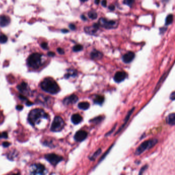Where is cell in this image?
I'll return each instance as SVG.
<instances>
[{"instance_id": "681fc988", "label": "cell", "mask_w": 175, "mask_h": 175, "mask_svg": "<svg viewBox=\"0 0 175 175\" xmlns=\"http://www.w3.org/2000/svg\"><path fill=\"white\" fill-rule=\"evenodd\" d=\"M80 1H81V2H86V1H87V0H80Z\"/></svg>"}, {"instance_id": "83f0119b", "label": "cell", "mask_w": 175, "mask_h": 175, "mask_svg": "<svg viewBox=\"0 0 175 175\" xmlns=\"http://www.w3.org/2000/svg\"><path fill=\"white\" fill-rule=\"evenodd\" d=\"M114 145V144H113L111 146H110V147L108 149V150L106 151L105 153H104V154H103V155L102 156V157H101V158H100V160H99V163H100L101 162V161H103V160L104 159V158H105L106 156L108 154V153H109V151H110V150H111V149L113 148V146Z\"/></svg>"}, {"instance_id": "6da1fadb", "label": "cell", "mask_w": 175, "mask_h": 175, "mask_svg": "<svg viewBox=\"0 0 175 175\" xmlns=\"http://www.w3.org/2000/svg\"><path fill=\"white\" fill-rule=\"evenodd\" d=\"M48 118V114L44 110L37 108L31 110L29 114L28 120L31 125L36 126L40 124L42 121L47 119Z\"/></svg>"}, {"instance_id": "cb8c5ba5", "label": "cell", "mask_w": 175, "mask_h": 175, "mask_svg": "<svg viewBox=\"0 0 175 175\" xmlns=\"http://www.w3.org/2000/svg\"><path fill=\"white\" fill-rule=\"evenodd\" d=\"M101 151H102V150L101 148H99L98 150H97L96 152H95V153L94 154H93L90 157H89V159L91 161L95 160L99 156V155H100V154L101 153Z\"/></svg>"}, {"instance_id": "7bdbcfd3", "label": "cell", "mask_w": 175, "mask_h": 175, "mask_svg": "<svg viewBox=\"0 0 175 175\" xmlns=\"http://www.w3.org/2000/svg\"><path fill=\"white\" fill-rule=\"evenodd\" d=\"M48 55L50 57H54L55 56V52H52V51H50V52H48Z\"/></svg>"}, {"instance_id": "ab89813d", "label": "cell", "mask_w": 175, "mask_h": 175, "mask_svg": "<svg viewBox=\"0 0 175 175\" xmlns=\"http://www.w3.org/2000/svg\"><path fill=\"white\" fill-rule=\"evenodd\" d=\"M3 146L4 147H7L8 146H9L10 145V143L8 142H4L3 143Z\"/></svg>"}, {"instance_id": "52a82bcc", "label": "cell", "mask_w": 175, "mask_h": 175, "mask_svg": "<svg viewBox=\"0 0 175 175\" xmlns=\"http://www.w3.org/2000/svg\"><path fill=\"white\" fill-rule=\"evenodd\" d=\"M99 24L100 26L106 29H113L118 26V22L117 21L108 20L104 17H101L99 21Z\"/></svg>"}, {"instance_id": "60d3db41", "label": "cell", "mask_w": 175, "mask_h": 175, "mask_svg": "<svg viewBox=\"0 0 175 175\" xmlns=\"http://www.w3.org/2000/svg\"><path fill=\"white\" fill-rule=\"evenodd\" d=\"M101 4L103 7H106L107 5V1L106 0H103V1H102Z\"/></svg>"}, {"instance_id": "4dcf8cb0", "label": "cell", "mask_w": 175, "mask_h": 175, "mask_svg": "<svg viewBox=\"0 0 175 175\" xmlns=\"http://www.w3.org/2000/svg\"><path fill=\"white\" fill-rule=\"evenodd\" d=\"M123 3L125 5L129 6H131L134 3V0H124Z\"/></svg>"}, {"instance_id": "e0dca14e", "label": "cell", "mask_w": 175, "mask_h": 175, "mask_svg": "<svg viewBox=\"0 0 175 175\" xmlns=\"http://www.w3.org/2000/svg\"><path fill=\"white\" fill-rule=\"evenodd\" d=\"M71 120L72 122L74 124H78L80 123L83 120V118L82 117L80 116L78 114H73L71 118Z\"/></svg>"}, {"instance_id": "484cf974", "label": "cell", "mask_w": 175, "mask_h": 175, "mask_svg": "<svg viewBox=\"0 0 175 175\" xmlns=\"http://www.w3.org/2000/svg\"><path fill=\"white\" fill-rule=\"evenodd\" d=\"M88 16L90 19L95 20L97 18L98 14L94 11H90L88 13Z\"/></svg>"}, {"instance_id": "7a4b0ae2", "label": "cell", "mask_w": 175, "mask_h": 175, "mask_svg": "<svg viewBox=\"0 0 175 175\" xmlns=\"http://www.w3.org/2000/svg\"><path fill=\"white\" fill-rule=\"evenodd\" d=\"M41 87L45 91L56 94L60 91V87L56 82L51 78H46L41 83Z\"/></svg>"}, {"instance_id": "30bf717a", "label": "cell", "mask_w": 175, "mask_h": 175, "mask_svg": "<svg viewBox=\"0 0 175 175\" xmlns=\"http://www.w3.org/2000/svg\"><path fill=\"white\" fill-rule=\"evenodd\" d=\"M127 77V73L124 72H117L114 77V81L117 83H120L124 81Z\"/></svg>"}, {"instance_id": "7dc6e473", "label": "cell", "mask_w": 175, "mask_h": 175, "mask_svg": "<svg viewBox=\"0 0 175 175\" xmlns=\"http://www.w3.org/2000/svg\"><path fill=\"white\" fill-rule=\"evenodd\" d=\"M100 0H95V3L97 5H98L99 3H100Z\"/></svg>"}, {"instance_id": "4316f807", "label": "cell", "mask_w": 175, "mask_h": 175, "mask_svg": "<svg viewBox=\"0 0 175 175\" xmlns=\"http://www.w3.org/2000/svg\"><path fill=\"white\" fill-rule=\"evenodd\" d=\"M104 119V118L102 117V116H99L98 117H96L94 119H92L89 121L90 122H92V123H100V122Z\"/></svg>"}, {"instance_id": "3957f363", "label": "cell", "mask_w": 175, "mask_h": 175, "mask_svg": "<svg viewBox=\"0 0 175 175\" xmlns=\"http://www.w3.org/2000/svg\"><path fill=\"white\" fill-rule=\"evenodd\" d=\"M28 65L31 68L38 69L44 63L43 56L39 53H34L29 56L27 60Z\"/></svg>"}, {"instance_id": "d590c367", "label": "cell", "mask_w": 175, "mask_h": 175, "mask_svg": "<svg viewBox=\"0 0 175 175\" xmlns=\"http://www.w3.org/2000/svg\"><path fill=\"white\" fill-rule=\"evenodd\" d=\"M57 51L61 55H63V54H64V53H65V51H64V50L61 48H58L57 49Z\"/></svg>"}, {"instance_id": "4fadbf2b", "label": "cell", "mask_w": 175, "mask_h": 175, "mask_svg": "<svg viewBox=\"0 0 175 175\" xmlns=\"http://www.w3.org/2000/svg\"><path fill=\"white\" fill-rule=\"evenodd\" d=\"M135 107H133L132 109H131L130 110L129 112H128V113H127L126 116L125 117V119H124V123H123V124H122V125H121V126L119 128V129L118 130V131L116 132L115 135H117V134H118L119 132H120L122 130H123V128L126 126V124L127 123V122H128V120H130V118H131V115H132L133 112L134 111V110H135Z\"/></svg>"}, {"instance_id": "ba28073f", "label": "cell", "mask_w": 175, "mask_h": 175, "mask_svg": "<svg viewBox=\"0 0 175 175\" xmlns=\"http://www.w3.org/2000/svg\"><path fill=\"white\" fill-rule=\"evenodd\" d=\"M45 159L53 165H56L63 160L62 157L55 154H49L45 156Z\"/></svg>"}, {"instance_id": "ffe728a7", "label": "cell", "mask_w": 175, "mask_h": 175, "mask_svg": "<svg viewBox=\"0 0 175 175\" xmlns=\"http://www.w3.org/2000/svg\"><path fill=\"white\" fill-rule=\"evenodd\" d=\"M77 75V72L76 71H74V70L73 69H69L67 73H66L65 75H64V77L65 79H69L71 77H76Z\"/></svg>"}, {"instance_id": "603a6c76", "label": "cell", "mask_w": 175, "mask_h": 175, "mask_svg": "<svg viewBox=\"0 0 175 175\" xmlns=\"http://www.w3.org/2000/svg\"><path fill=\"white\" fill-rule=\"evenodd\" d=\"M104 102V98L101 96H97L94 99V102L96 104L101 105Z\"/></svg>"}, {"instance_id": "2e32d148", "label": "cell", "mask_w": 175, "mask_h": 175, "mask_svg": "<svg viewBox=\"0 0 175 175\" xmlns=\"http://www.w3.org/2000/svg\"><path fill=\"white\" fill-rule=\"evenodd\" d=\"M10 22L9 17L7 15H2L0 16V26L5 27L7 26Z\"/></svg>"}, {"instance_id": "277c9868", "label": "cell", "mask_w": 175, "mask_h": 175, "mask_svg": "<svg viewBox=\"0 0 175 175\" xmlns=\"http://www.w3.org/2000/svg\"><path fill=\"white\" fill-rule=\"evenodd\" d=\"M158 140L157 139H151L148 140L142 143L136 149L135 151V155L136 156L140 155L143 153L145 151L155 146L158 143Z\"/></svg>"}, {"instance_id": "d4e9b609", "label": "cell", "mask_w": 175, "mask_h": 175, "mask_svg": "<svg viewBox=\"0 0 175 175\" xmlns=\"http://www.w3.org/2000/svg\"><path fill=\"white\" fill-rule=\"evenodd\" d=\"M174 20V16L173 15L171 14L167 16L165 19V25H169L172 24Z\"/></svg>"}, {"instance_id": "44dd1931", "label": "cell", "mask_w": 175, "mask_h": 175, "mask_svg": "<svg viewBox=\"0 0 175 175\" xmlns=\"http://www.w3.org/2000/svg\"><path fill=\"white\" fill-rule=\"evenodd\" d=\"M169 72H170V71H169L168 72L165 73L164 74H163V75H162V77L160 78V80H159V82H158V83H157V85H156V87H155V90H157V89H158L160 88V87L161 86V84H162V83L163 82H164V81L165 80L166 78L167 77V75H168Z\"/></svg>"}, {"instance_id": "74e56055", "label": "cell", "mask_w": 175, "mask_h": 175, "mask_svg": "<svg viewBox=\"0 0 175 175\" xmlns=\"http://www.w3.org/2000/svg\"><path fill=\"white\" fill-rule=\"evenodd\" d=\"M175 91H173L170 95V99H171L172 101H174L175 100Z\"/></svg>"}, {"instance_id": "f546056e", "label": "cell", "mask_w": 175, "mask_h": 175, "mask_svg": "<svg viewBox=\"0 0 175 175\" xmlns=\"http://www.w3.org/2000/svg\"><path fill=\"white\" fill-rule=\"evenodd\" d=\"M8 38L7 37L5 34H2L0 35V43H5L7 41Z\"/></svg>"}, {"instance_id": "f6af8a7d", "label": "cell", "mask_w": 175, "mask_h": 175, "mask_svg": "<svg viewBox=\"0 0 175 175\" xmlns=\"http://www.w3.org/2000/svg\"><path fill=\"white\" fill-rule=\"evenodd\" d=\"M81 19H82L83 21H86V20H87L86 17L84 15H82L81 16Z\"/></svg>"}, {"instance_id": "ee69618b", "label": "cell", "mask_w": 175, "mask_h": 175, "mask_svg": "<svg viewBox=\"0 0 175 175\" xmlns=\"http://www.w3.org/2000/svg\"><path fill=\"white\" fill-rule=\"evenodd\" d=\"M16 108L17 110H22L23 108V106L22 105H17L16 107Z\"/></svg>"}, {"instance_id": "8992f818", "label": "cell", "mask_w": 175, "mask_h": 175, "mask_svg": "<svg viewBox=\"0 0 175 175\" xmlns=\"http://www.w3.org/2000/svg\"><path fill=\"white\" fill-rule=\"evenodd\" d=\"M29 172L32 175H45L47 174V170L43 164L37 163L30 166Z\"/></svg>"}, {"instance_id": "d6a6232c", "label": "cell", "mask_w": 175, "mask_h": 175, "mask_svg": "<svg viewBox=\"0 0 175 175\" xmlns=\"http://www.w3.org/2000/svg\"><path fill=\"white\" fill-rule=\"evenodd\" d=\"M7 137H8V135H7V133L6 132L0 133V138H7Z\"/></svg>"}, {"instance_id": "d6986e66", "label": "cell", "mask_w": 175, "mask_h": 175, "mask_svg": "<svg viewBox=\"0 0 175 175\" xmlns=\"http://www.w3.org/2000/svg\"><path fill=\"white\" fill-rule=\"evenodd\" d=\"M17 89H18L20 92L22 93L27 92L28 90V84L25 82H22L21 84L17 86Z\"/></svg>"}, {"instance_id": "bcb514c9", "label": "cell", "mask_w": 175, "mask_h": 175, "mask_svg": "<svg viewBox=\"0 0 175 175\" xmlns=\"http://www.w3.org/2000/svg\"><path fill=\"white\" fill-rule=\"evenodd\" d=\"M32 104H33V103H32V102H30V101H28L26 102V105H27V106H31V105H32Z\"/></svg>"}, {"instance_id": "f35d334b", "label": "cell", "mask_w": 175, "mask_h": 175, "mask_svg": "<svg viewBox=\"0 0 175 175\" xmlns=\"http://www.w3.org/2000/svg\"><path fill=\"white\" fill-rule=\"evenodd\" d=\"M19 98L21 99V100H23V101H25V100H27V98H26L25 96H23V95H19Z\"/></svg>"}, {"instance_id": "9a60e30c", "label": "cell", "mask_w": 175, "mask_h": 175, "mask_svg": "<svg viewBox=\"0 0 175 175\" xmlns=\"http://www.w3.org/2000/svg\"><path fill=\"white\" fill-rule=\"evenodd\" d=\"M103 56V55L101 52L96 49L93 50L90 54L91 58L92 59H94V60L101 59Z\"/></svg>"}, {"instance_id": "b9f144b4", "label": "cell", "mask_w": 175, "mask_h": 175, "mask_svg": "<svg viewBox=\"0 0 175 175\" xmlns=\"http://www.w3.org/2000/svg\"><path fill=\"white\" fill-rule=\"evenodd\" d=\"M108 8L109 10H114L115 9V5H110L108 7Z\"/></svg>"}, {"instance_id": "ac0fdd59", "label": "cell", "mask_w": 175, "mask_h": 175, "mask_svg": "<svg viewBox=\"0 0 175 175\" xmlns=\"http://www.w3.org/2000/svg\"><path fill=\"white\" fill-rule=\"evenodd\" d=\"M166 123L171 126H174L175 124V114L172 113L169 115L166 119Z\"/></svg>"}, {"instance_id": "c3c4849f", "label": "cell", "mask_w": 175, "mask_h": 175, "mask_svg": "<svg viewBox=\"0 0 175 175\" xmlns=\"http://www.w3.org/2000/svg\"><path fill=\"white\" fill-rule=\"evenodd\" d=\"M62 31L63 33H66V32H69V31H68V30L66 29H63V30H62Z\"/></svg>"}, {"instance_id": "8fae6325", "label": "cell", "mask_w": 175, "mask_h": 175, "mask_svg": "<svg viewBox=\"0 0 175 175\" xmlns=\"http://www.w3.org/2000/svg\"><path fill=\"white\" fill-rule=\"evenodd\" d=\"M100 27L99 23H95L92 26L85 27L84 28V31L89 34H95L97 32L98 30Z\"/></svg>"}, {"instance_id": "1f68e13d", "label": "cell", "mask_w": 175, "mask_h": 175, "mask_svg": "<svg viewBox=\"0 0 175 175\" xmlns=\"http://www.w3.org/2000/svg\"><path fill=\"white\" fill-rule=\"evenodd\" d=\"M147 167H148V165H144L143 167H142L141 168L140 171V172H139V175H141V174H143V173L145 172V171L146 170V169L147 168Z\"/></svg>"}, {"instance_id": "e575fe53", "label": "cell", "mask_w": 175, "mask_h": 175, "mask_svg": "<svg viewBox=\"0 0 175 175\" xmlns=\"http://www.w3.org/2000/svg\"><path fill=\"white\" fill-rule=\"evenodd\" d=\"M41 47L43 48V49H47V47H48V45L47 43L46 42H43L41 44Z\"/></svg>"}, {"instance_id": "5b68a950", "label": "cell", "mask_w": 175, "mask_h": 175, "mask_svg": "<svg viewBox=\"0 0 175 175\" xmlns=\"http://www.w3.org/2000/svg\"><path fill=\"white\" fill-rule=\"evenodd\" d=\"M64 125H65V122L61 117H56L51 124V131L55 132L60 131L62 130Z\"/></svg>"}, {"instance_id": "836d02e7", "label": "cell", "mask_w": 175, "mask_h": 175, "mask_svg": "<svg viewBox=\"0 0 175 175\" xmlns=\"http://www.w3.org/2000/svg\"><path fill=\"white\" fill-rule=\"evenodd\" d=\"M116 125L114 126V127H113V129L111 130V131H109V132H108L106 134V135H105V136L106 137H107V136H109V135H110V134H111L114 131V130H115V128H116Z\"/></svg>"}, {"instance_id": "f1b7e54d", "label": "cell", "mask_w": 175, "mask_h": 175, "mask_svg": "<svg viewBox=\"0 0 175 175\" xmlns=\"http://www.w3.org/2000/svg\"><path fill=\"white\" fill-rule=\"evenodd\" d=\"M83 49V47L82 45L78 44V45H76L74 46H73V50L74 52H78V51H80L81 50H82Z\"/></svg>"}, {"instance_id": "7402d4cb", "label": "cell", "mask_w": 175, "mask_h": 175, "mask_svg": "<svg viewBox=\"0 0 175 175\" xmlns=\"http://www.w3.org/2000/svg\"><path fill=\"white\" fill-rule=\"evenodd\" d=\"M78 106L79 108L82 110H87L90 107V104L87 102H82L78 104Z\"/></svg>"}, {"instance_id": "8d00e7d4", "label": "cell", "mask_w": 175, "mask_h": 175, "mask_svg": "<svg viewBox=\"0 0 175 175\" xmlns=\"http://www.w3.org/2000/svg\"><path fill=\"white\" fill-rule=\"evenodd\" d=\"M69 27L72 30H75V29H76V27L73 24H70L69 25Z\"/></svg>"}, {"instance_id": "5bb4252c", "label": "cell", "mask_w": 175, "mask_h": 175, "mask_svg": "<svg viewBox=\"0 0 175 175\" xmlns=\"http://www.w3.org/2000/svg\"><path fill=\"white\" fill-rule=\"evenodd\" d=\"M135 57V54L132 51H130L122 57V60L126 64L130 63L132 61Z\"/></svg>"}, {"instance_id": "9c48e42d", "label": "cell", "mask_w": 175, "mask_h": 175, "mask_svg": "<svg viewBox=\"0 0 175 175\" xmlns=\"http://www.w3.org/2000/svg\"><path fill=\"white\" fill-rule=\"evenodd\" d=\"M87 136H88V133L86 131L80 130L75 133L74 139L76 141L80 142L85 140Z\"/></svg>"}, {"instance_id": "7c38bea8", "label": "cell", "mask_w": 175, "mask_h": 175, "mask_svg": "<svg viewBox=\"0 0 175 175\" xmlns=\"http://www.w3.org/2000/svg\"><path fill=\"white\" fill-rule=\"evenodd\" d=\"M78 100V97L75 95H72L69 96L65 99L63 100V103L65 105H68L69 104H74Z\"/></svg>"}]
</instances>
